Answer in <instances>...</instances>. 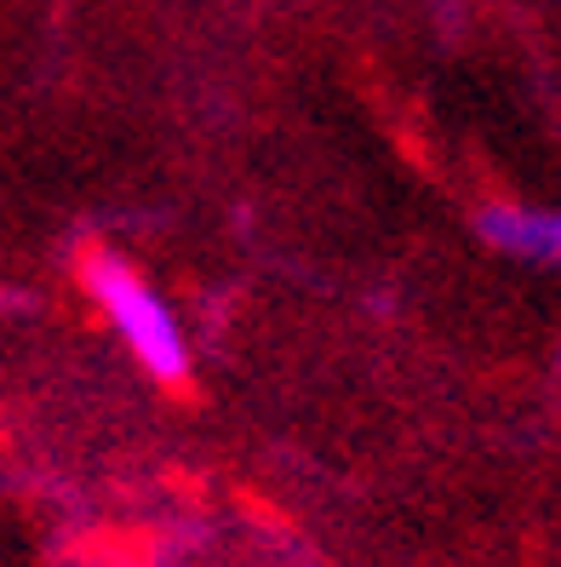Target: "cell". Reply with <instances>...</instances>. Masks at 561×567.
<instances>
[{"label": "cell", "mask_w": 561, "mask_h": 567, "mask_svg": "<svg viewBox=\"0 0 561 567\" xmlns=\"http://www.w3.org/2000/svg\"><path fill=\"white\" fill-rule=\"evenodd\" d=\"M81 281L92 292V305L104 310L110 327L121 332V344L132 350V361H138L149 379H160V384H184L189 350H184V332H178L173 310L160 305V292L132 270V264H121L115 252H92L81 264Z\"/></svg>", "instance_id": "cell-1"}, {"label": "cell", "mask_w": 561, "mask_h": 567, "mask_svg": "<svg viewBox=\"0 0 561 567\" xmlns=\"http://www.w3.org/2000/svg\"><path fill=\"white\" fill-rule=\"evenodd\" d=\"M481 241L527 264H561V213L544 207H481Z\"/></svg>", "instance_id": "cell-2"}]
</instances>
